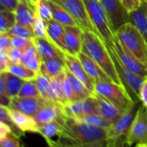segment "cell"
I'll list each match as a JSON object with an SVG mask.
<instances>
[{
  "label": "cell",
  "mask_w": 147,
  "mask_h": 147,
  "mask_svg": "<svg viewBox=\"0 0 147 147\" xmlns=\"http://www.w3.org/2000/svg\"><path fill=\"white\" fill-rule=\"evenodd\" d=\"M107 139L108 128L92 127L65 115L55 147H103Z\"/></svg>",
  "instance_id": "obj_1"
},
{
  "label": "cell",
  "mask_w": 147,
  "mask_h": 147,
  "mask_svg": "<svg viewBox=\"0 0 147 147\" xmlns=\"http://www.w3.org/2000/svg\"><path fill=\"white\" fill-rule=\"evenodd\" d=\"M82 51L95 60L110 77L113 82L124 86L117 73L114 61L106 47V44L100 35L90 30L84 31Z\"/></svg>",
  "instance_id": "obj_2"
},
{
  "label": "cell",
  "mask_w": 147,
  "mask_h": 147,
  "mask_svg": "<svg viewBox=\"0 0 147 147\" xmlns=\"http://www.w3.org/2000/svg\"><path fill=\"white\" fill-rule=\"evenodd\" d=\"M141 102H136L130 109L121 114V115L108 128L107 147H118L127 146V140L130 132L133 121L136 116Z\"/></svg>",
  "instance_id": "obj_3"
},
{
  "label": "cell",
  "mask_w": 147,
  "mask_h": 147,
  "mask_svg": "<svg viewBox=\"0 0 147 147\" xmlns=\"http://www.w3.org/2000/svg\"><path fill=\"white\" fill-rule=\"evenodd\" d=\"M121 43L147 67V44L140 30L127 22L115 32Z\"/></svg>",
  "instance_id": "obj_4"
},
{
  "label": "cell",
  "mask_w": 147,
  "mask_h": 147,
  "mask_svg": "<svg viewBox=\"0 0 147 147\" xmlns=\"http://www.w3.org/2000/svg\"><path fill=\"white\" fill-rule=\"evenodd\" d=\"M88 16L106 45H113L115 33L112 28L108 15L99 0H83Z\"/></svg>",
  "instance_id": "obj_5"
},
{
  "label": "cell",
  "mask_w": 147,
  "mask_h": 147,
  "mask_svg": "<svg viewBox=\"0 0 147 147\" xmlns=\"http://www.w3.org/2000/svg\"><path fill=\"white\" fill-rule=\"evenodd\" d=\"M95 92L108 99L122 112H125L136 102H139L132 99L124 86L113 81L96 82Z\"/></svg>",
  "instance_id": "obj_6"
},
{
  "label": "cell",
  "mask_w": 147,
  "mask_h": 147,
  "mask_svg": "<svg viewBox=\"0 0 147 147\" xmlns=\"http://www.w3.org/2000/svg\"><path fill=\"white\" fill-rule=\"evenodd\" d=\"M106 47L110 53V56L114 61L117 73H118L124 87L126 88L128 94L130 95V96L132 97V99L134 102H140L139 94H140V88H141L146 78L139 76L135 72H134L131 70H129L128 68H127L119 59L112 45H106Z\"/></svg>",
  "instance_id": "obj_7"
},
{
  "label": "cell",
  "mask_w": 147,
  "mask_h": 147,
  "mask_svg": "<svg viewBox=\"0 0 147 147\" xmlns=\"http://www.w3.org/2000/svg\"><path fill=\"white\" fill-rule=\"evenodd\" d=\"M127 146L147 147V107L140 104L127 140Z\"/></svg>",
  "instance_id": "obj_8"
},
{
  "label": "cell",
  "mask_w": 147,
  "mask_h": 147,
  "mask_svg": "<svg viewBox=\"0 0 147 147\" xmlns=\"http://www.w3.org/2000/svg\"><path fill=\"white\" fill-rule=\"evenodd\" d=\"M53 1L58 3L59 5H60L63 9H65L75 20L77 25L80 27L84 31L90 30L96 32L98 34L96 29L93 26L88 16L85 4L83 0H53Z\"/></svg>",
  "instance_id": "obj_9"
},
{
  "label": "cell",
  "mask_w": 147,
  "mask_h": 147,
  "mask_svg": "<svg viewBox=\"0 0 147 147\" xmlns=\"http://www.w3.org/2000/svg\"><path fill=\"white\" fill-rule=\"evenodd\" d=\"M103 6L115 33L127 22H130L129 12L121 0H99Z\"/></svg>",
  "instance_id": "obj_10"
},
{
  "label": "cell",
  "mask_w": 147,
  "mask_h": 147,
  "mask_svg": "<svg viewBox=\"0 0 147 147\" xmlns=\"http://www.w3.org/2000/svg\"><path fill=\"white\" fill-rule=\"evenodd\" d=\"M116 55L121 62L129 70L135 72L140 77L147 78V67L145 66L131 52H129L115 36L114 44L112 45Z\"/></svg>",
  "instance_id": "obj_11"
},
{
  "label": "cell",
  "mask_w": 147,
  "mask_h": 147,
  "mask_svg": "<svg viewBox=\"0 0 147 147\" xmlns=\"http://www.w3.org/2000/svg\"><path fill=\"white\" fill-rule=\"evenodd\" d=\"M53 102L47 101L41 96H33V97H23V96H15L12 97L9 108L12 109L18 110L28 115L34 116L40 109H41L46 105Z\"/></svg>",
  "instance_id": "obj_12"
},
{
  "label": "cell",
  "mask_w": 147,
  "mask_h": 147,
  "mask_svg": "<svg viewBox=\"0 0 147 147\" xmlns=\"http://www.w3.org/2000/svg\"><path fill=\"white\" fill-rule=\"evenodd\" d=\"M64 55H65L66 69L71 74H73L78 79H79L94 94L95 93V82L87 74V72L85 71L78 56L72 55L67 52L65 53Z\"/></svg>",
  "instance_id": "obj_13"
},
{
  "label": "cell",
  "mask_w": 147,
  "mask_h": 147,
  "mask_svg": "<svg viewBox=\"0 0 147 147\" xmlns=\"http://www.w3.org/2000/svg\"><path fill=\"white\" fill-rule=\"evenodd\" d=\"M64 43L67 53L78 56L82 52L83 47V33L84 30L78 25L65 26Z\"/></svg>",
  "instance_id": "obj_14"
},
{
  "label": "cell",
  "mask_w": 147,
  "mask_h": 147,
  "mask_svg": "<svg viewBox=\"0 0 147 147\" xmlns=\"http://www.w3.org/2000/svg\"><path fill=\"white\" fill-rule=\"evenodd\" d=\"M78 58L82 63L87 74L95 83L98 81H112L110 77L103 71V69L83 51L78 54Z\"/></svg>",
  "instance_id": "obj_15"
},
{
  "label": "cell",
  "mask_w": 147,
  "mask_h": 147,
  "mask_svg": "<svg viewBox=\"0 0 147 147\" xmlns=\"http://www.w3.org/2000/svg\"><path fill=\"white\" fill-rule=\"evenodd\" d=\"M65 117V114L64 112L63 115L59 119L39 126L38 134H40L47 140V143L49 146H55L56 141L63 128Z\"/></svg>",
  "instance_id": "obj_16"
},
{
  "label": "cell",
  "mask_w": 147,
  "mask_h": 147,
  "mask_svg": "<svg viewBox=\"0 0 147 147\" xmlns=\"http://www.w3.org/2000/svg\"><path fill=\"white\" fill-rule=\"evenodd\" d=\"M64 114L63 104L57 102H51L41 109H40L34 115V118L37 122L38 126L56 121L59 119Z\"/></svg>",
  "instance_id": "obj_17"
},
{
  "label": "cell",
  "mask_w": 147,
  "mask_h": 147,
  "mask_svg": "<svg viewBox=\"0 0 147 147\" xmlns=\"http://www.w3.org/2000/svg\"><path fill=\"white\" fill-rule=\"evenodd\" d=\"M34 43L42 61L56 57H65L63 52L49 38H34Z\"/></svg>",
  "instance_id": "obj_18"
},
{
  "label": "cell",
  "mask_w": 147,
  "mask_h": 147,
  "mask_svg": "<svg viewBox=\"0 0 147 147\" xmlns=\"http://www.w3.org/2000/svg\"><path fill=\"white\" fill-rule=\"evenodd\" d=\"M9 112L12 121L19 130L23 133H38L39 126L35 121L34 116L28 115L16 109H12L10 108H9Z\"/></svg>",
  "instance_id": "obj_19"
},
{
  "label": "cell",
  "mask_w": 147,
  "mask_h": 147,
  "mask_svg": "<svg viewBox=\"0 0 147 147\" xmlns=\"http://www.w3.org/2000/svg\"><path fill=\"white\" fill-rule=\"evenodd\" d=\"M15 14L17 22L32 28L33 22L37 15L35 3L19 1L18 5L15 10Z\"/></svg>",
  "instance_id": "obj_20"
},
{
  "label": "cell",
  "mask_w": 147,
  "mask_h": 147,
  "mask_svg": "<svg viewBox=\"0 0 147 147\" xmlns=\"http://www.w3.org/2000/svg\"><path fill=\"white\" fill-rule=\"evenodd\" d=\"M129 17L130 22L140 30L147 44V0H143L139 9L129 12Z\"/></svg>",
  "instance_id": "obj_21"
},
{
  "label": "cell",
  "mask_w": 147,
  "mask_h": 147,
  "mask_svg": "<svg viewBox=\"0 0 147 147\" xmlns=\"http://www.w3.org/2000/svg\"><path fill=\"white\" fill-rule=\"evenodd\" d=\"M47 30L48 38L63 52L66 53L65 43H64V37H65V26L59 22L52 19L47 22Z\"/></svg>",
  "instance_id": "obj_22"
},
{
  "label": "cell",
  "mask_w": 147,
  "mask_h": 147,
  "mask_svg": "<svg viewBox=\"0 0 147 147\" xmlns=\"http://www.w3.org/2000/svg\"><path fill=\"white\" fill-rule=\"evenodd\" d=\"M94 95L98 102L100 115L114 123L121 115L123 112L121 111L115 105H114L111 102H109L105 97L100 96L96 92L94 93Z\"/></svg>",
  "instance_id": "obj_23"
},
{
  "label": "cell",
  "mask_w": 147,
  "mask_h": 147,
  "mask_svg": "<svg viewBox=\"0 0 147 147\" xmlns=\"http://www.w3.org/2000/svg\"><path fill=\"white\" fill-rule=\"evenodd\" d=\"M65 69L66 65L65 57H56L43 60L40 72L53 78L65 71Z\"/></svg>",
  "instance_id": "obj_24"
},
{
  "label": "cell",
  "mask_w": 147,
  "mask_h": 147,
  "mask_svg": "<svg viewBox=\"0 0 147 147\" xmlns=\"http://www.w3.org/2000/svg\"><path fill=\"white\" fill-rule=\"evenodd\" d=\"M22 63L27 67H28L29 69L40 73L42 59L37 52V49L34 43V40L24 50V54Z\"/></svg>",
  "instance_id": "obj_25"
},
{
  "label": "cell",
  "mask_w": 147,
  "mask_h": 147,
  "mask_svg": "<svg viewBox=\"0 0 147 147\" xmlns=\"http://www.w3.org/2000/svg\"><path fill=\"white\" fill-rule=\"evenodd\" d=\"M36 84L38 87V90L40 91V96L47 101H51L53 102H58L57 98L53 93L52 84H51V77L40 72L35 78Z\"/></svg>",
  "instance_id": "obj_26"
},
{
  "label": "cell",
  "mask_w": 147,
  "mask_h": 147,
  "mask_svg": "<svg viewBox=\"0 0 147 147\" xmlns=\"http://www.w3.org/2000/svg\"><path fill=\"white\" fill-rule=\"evenodd\" d=\"M81 122L100 128H109L113 124L112 121L101 115L100 114H83L74 118Z\"/></svg>",
  "instance_id": "obj_27"
},
{
  "label": "cell",
  "mask_w": 147,
  "mask_h": 147,
  "mask_svg": "<svg viewBox=\"0 0 147 147\" xmlns=\"http://www.w3.org/2000/svg\"><path fill=\"white\" fill-rule=\"evenodd\" d=\"M66 76L70 79L72 89H73V101L83 100L86 97H89L94 95L79 79H78L73 74H71L67 69L65 70Z\"/></svg>",
  "instance_id": "obj_28"
},
{
  "label": "cell",
  "mask_w": 147,
  "mask_h": 147,
  "mask_svg": "<svg viewBox=\"0 0 147 147\" xmlns=\"http://www.w3.org/2000/svg\"><path fill=\"white\" fill-rule=\"evenodd\" d=\"M52 10H53V19L63 24L64 26H73L77 25L75 20L71 17V16L60 5L50 0Z\"/></svg>",
  "instance_id": "obj_29"
},
{
  "label": "cell",
  "mask_w": 147,
  "mask_h": 147,
  "mask_svg": "<svg viewBox=\"0 0 147 147\" xmlns=\"http://www.w3.org/2000/svg\"><path fill=\"white\" fill-rule=\"evenodd\" d=\"M66 70V69H65ZM65 78V71L61 72L60 74L51 78V84L52 88L53 90V93L57 98V101L60 104H65L67 102V99L65 95V90H64V81Z\"/></svg>",
  "instance_id": "obj_30"
},
{
  "label": "cell",
  "mask_w": 147,
  "mask_h": 147,
  "mask_svg": "<svg viewBox=\"0 0 147 147\" xmlns=\"http://www.w3.org/2000/svg\"><path fill=\"white\" fill-rule=\"evenodd\" d=\"M6 79L7 93L10 97H15L18 95L22 84L26 80L14 75L9 71H3Z\"/></svg>",
  "instance_id": "obj_31"
},
{
  "label": "cell",
  "mask_w": 147,
  "mask_h": 147,
  "mask_svg": "<svg viewBox=\"0 0 147 147\" xmlns=\"http://www.w3.org/2000/svg\"><path fill=\"white\" fill-rule=\"evenodd\" d=\"M14 75L24 79V80H33L35 79L39 74V72L34 71L26 65H24L22 63H17V64H13L11 63L10 65L8 68V71Z\"/></svg>",
  "instance_id": "obj_32"
},
{
  "label": "cell",
  "mask_w": 147,
  "mask_h": 147,
  "mask_svg": "<svg viewBox=\"0 0 147 147\" xmlns=\"http://www.w3.org/2000/svg\"><path fill=\"white\" fill-rule=\"evenodd\" d=\"M0 33H8L9 29L17 22L14 11L0 10Z\"/></svg>",
  "instance_id": "obj_33"
},
{
  "label": "cell",
  "mask_w": 147,
  "mask_h": 147,
  "mask_svg": "<svg viewBox=\"0 0 147 147\" xmlns=\"http://www.w3.org/2000/svg\"><path fill=\"white\" fill-rule=\"evenodd\" d=\"M35 8L37 14L46 22L53 19V10L50 0H36Z\"/></svg>",
  "instance_id": "obj_34"
},
{
  "label": "cell",
  "mask_w": 147,
  "mask_h": 147,
  "mask_svg": "<svg viewBox=\"0 0 147 147\" xmlns=\"http://www.w3.org/2000/svg\"><path fill=\"white\" fill-rule=\"evenodd\" d=\"M18 96L23 97H33V96H40V91L38 90L35 79L26 80L22 84L18 95Z\"/></svg>",
  "instance_id": "obj_35"
},
{
  "label": "cell",
  "mask_w": 147,
  "mask_h": 147,
  "mask_svg": "<svg viewBox=\"0 0 147 147\" xmlns=\"http://www.w3.org/2000/svg\"><path fill=\"white\" fill-rule=\"evenodd\" d=\"M32 30L34 38H48L47 30V22L41 18L38 14L36 15L33 22Z\"/></svg>",
  "instance_id": "obj_36"
},
{
  "label": "cell",
  "mask_w": 147,
  "mask_h": 147,
  "mask_svg": "<svg viewBox=\"0 0 147 147\" xmlns=\"http://www.w3.org/2000/svg\"><path fill=\"white\" fill-rule=\"evenodd\" d=\"M10 35H14V36H20V37H24L27 38L28 40H34V35L33 33L32 28L21 24L19 22H16L8 32Z\"/></svg>",
  "instance_id": "obj_37"
},
{
  "label": "cell",
  "mask_w": 147,
  "mask_h": 147,
  "mask_svg": "<svg viewBox=\"0 0 147 147\" xmlns=\"http://www.w3.org/2000/svg\"><path fill=\"white\" fill-rule=\"evenodd\" d=\"M0 146L2 147H20L19 136L12 132L6 137L0 139Z\"/></svg>",
  "instance_id": "obj_38"
},
{
  "label": "cell",
  "mask_w": 147,
  "mask_h": 147,
  "mask_svg": "<svg viewBox=\"0 0 147 147\" xmlns=\"http://www.w3.org/2000/svg\"><path fill=\"white\" fill-rule=\"evenodd\" d=\"M7 53H8V56H9L11 63L17 64V63L22 62V58H23V54H24V51L22 49L12 47L7 51Z\"/></svg>",
  "instance_id": "obj_39"
},
{
  "label": "cell",
  "mask_w": 147,
  "mask_h": 147,
  "mask_svg": "<svg viewBox=\"0 0 147 147\" xmlns=\"http://www.w3.org/2000/svg\"><path fill=\"white\" fill-rule=\"evenodd\" d=\"M33 40H28L24 37H20V36H14L11 35V42H12V47L22 49L23 51L28 47V46L32 42Z\"/></svg>",
  "instance_id": "obj_40"
},
{
  "label": "cell",
  "mask_w": 147,
  "mask_h": 147,
  "mask_svg": "<svg viewBox=\"0 0 147 147\" xmlns=\"http://www.w3.org/2000/svg\"><path fill=\"white\" fill-rule=\"evenodd\" d=\"M12 47L11 35L9 33H0V50L8 51Z\"/></svg>",
  "instance_id": "obj_41"
},
{
  "label": "cell",
  "mask_w": 147,
  "mask_h": 147,
  "mask_svg": "<svg viewBox=\"0 0 147 147\" xmlns=\"http://www.w3.org/2000/svg\"><path fill=\"white\" fill-rule=\"evenodd\" d=\"M11 62L5 50H0V71H7Z\"/></svg>",
  "instance_id": "obj_42"
},
{
  "label": "cell",
  "mask_w": 147,
  "mask_h": 147,
  "mask_svg": "<svg viewBox=\"0 0 147 147\" xmlns=\"http://www.w3.org/2000/svg\"><path fill=\"white\" fill-rule=\"evenodd\" d=\"M121 2L128 12H132L141 6L143 0H121Z\"/></svg>",
  "instance_id": "obj_43"
},
{
  "label": "cell",
  "mask_w": 147,
  "mask_h": 147,
  "mask_svg": "<svg viewBox=\"0 0 147 147\" xmlns=\"http://www.w3.org/2000/svg\"><path fill=\"white\" fill-rule=\"evenodd\" d=\"M19 0H0V10H16Z\"/></svg>",
  "instance_id": "obj_44"
},
{
  "label": "cell",
  "mask_w": 147,
  "mask_h": 147,
  "mask_svg": "<svg viewBox=\"0 0 147 147\" xmlns=\"http://www.w3.org/2000/svg\"><path fill=\"white\" fill-rule=\"evenodd\" d=\"M64 90H65V95L67 99V102L73 101V89H72V85H71L70 79L66 76V73H65V78L64 81Z\"/></svg>",
  "instance_id": "obj_45"
},
{
  "label": "cell",
  "mask_w": 147,
  "mask_h": 147,
  "mask_svg": "<svg viewBox=\"0 0 147 147\" xmlns=\"http://www.w3.org/2000/svg\"><path fill=\"white\" fill-rule=\"evenodd\" d=\"M139 97H140L141 103L147 107V78L145 79V81L140 88Z\"/></svg>",
  "instance_id": "obj_46"
},
{
  "label": "cell",
  "mask_w": 147,
  "mask_h": 147,
  "mask_svg": "<svg viewBox=\"0 0 147 147\" xmlns=\"http://www.w3.org/2000/svg\"><path fill=\"white\" fill-rule=\"evenodd\" d=\"M12 128L6 123L0 121V139L6 137L8 134L12 133Z\"/></svg>",
  "instance_id": "obj_47"
},
{
  "label": "cell",
  "mask_w": 147,
  "mask_h": 147,
  "mask_svg": "<svg viewBox=\"0 0 147 147\" xmlns=\"http://www.w3.org/2000/svg\"><path fill=\"white\" fill-rule=\"evenodd\" d=\"M0 96H9L7 93L6 79L3 71H1L0 74Z\"/></svg>",
  "instance_id": "obj_48"
},
{
  "label": "cell",
  "mask_w": 147,
  "mask_h": 147,
  "mask_svg": "<svg viewBox=\"0 0 147 147\" xmlns=\"http://www.w3.org/2000/svg\"><path fill=\"white\" fill-rule=\"evenodd\" d=\"M19 1H28V2H30V3H35L36 0H19Z\"/></svg>",
  "instance_id": "obj_49"
}]
</instances>
